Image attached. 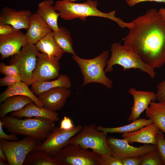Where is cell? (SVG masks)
<instances>
[{
	"mask_svg": "<svg viewBox=\"0 0 165 165\" xmlns=\"http://www.w3.org/2000/svg\"><path fill=\"white\" fill-rule=\"evenodd\" d=\"M101 155L76 144H70L52 158L58 165H99Z\"/></svg>",
	"mask_w": 165,
	"mask_h": 165,
	"instance_id": "52a82bcc",
	"label": "cell"
},
{
	"mask_svg": "<svg viewBox=\"0 0 165 165\" xmlns=\"http://www.w3.org/2000/svg\"><path fill=\"white\" fill-rule=\"evenodd\" d=\"M108 57L107 50L90 59L82 58L76 54L72 55V59L79 66L83 76L82 87L94 82L102 84L109 89L112 87L113 82L106 76L105 72Z\"/></svg>",
	"mask_w": 165,
	"mask_h": 165,
	"instance_id": "5b68a950",
	"label": "cell"
},
{
	"mask_svg": "<svg viewBox=\"0 0 165 165\" xmlns=\"http://www.w3.org/2000/svg\"><path fill=\"white\" fill-rule=\"evenodd\" d=\"M129 92L134 100L131 113L127 119L129 122H131L139 118L141 114L148 108L150 102L157 100V97L154 92L139 90L132 87L130 88Z\"/></svg>",
	"mask_w": 165,
	"mask_h": 165,
	"instance_id": "9a60e30c",
	"label": "cell"
},
{
	"mask_svg": "<svg viewBox=\"0 0 165 165\" xmlns=\"http://www.w3.org/2000/svg\"><path fill=\"white\" fill-rule=\"evenodd\" d=\"M40 53L35 44L28 42L18 53L11 56L10 64H14L18 67L22 81L28 85L32 84L33 72Z\"/></svg>",
	"mask_w": 165,
	"mask_h": 165,
	"instance_id": "9c48e42d",
	"label": "cell"
},
{
	"mask_svg": "<svg viewBox=\"0 0 165 165\" xmlns=\"http://www.w3.org/2000/svg\"><path fill=\"white\" fill-rule=\"evenodd\" d=\"M145 112L146 116L165 134V102L151 101Z\"/></svg>",
	"mask_w": 165,
	"mask_h": 165,
	"instance_id": "d4e9b609",
	"label": "cell"
},
{
	"mask_svg": "<svg viewBox=\"0 0 165 165\" xmlns=\"http://www.w3.org/2000/svg\"><path fill=\"white\" fill-rule=\"evenodd\" d=\"M95 124L84 125L80 131L69 141L68 145H78L86 149H90L101 156L112 153L107 142L108 133L99 130Z\"/></svg>",
	"mask_w": 165,
	"mask_h": 165,
	"instance_id": "8992f818",
	"label": "cell"
},
{
	"mask_svg": "<svg viewBox=\"0 0 165 165\" xmlns=\"http://www.w3.org/2000/svg\"><path fill=\"white\" fill-rule=\"evenodd\" d=\"M123 165H140L141 160L140 157H128L121 160Z\"/></svg>",
	"mask_w": 165,
	"mask_h": 165,
	"instance_id": "8d00e7d4",
	"label": "cell"
},
{
	"mask_svg": "<svg viewBox=\"0 0 165 165\" xmlns=\"http://www.w3.org/2000/svg\"><path fill=\"white\" fill-rule=\"evenodd\" d=\"M153 121L150 118H138L131 122L130 123L123 126L114 127H104L101 126L97 127L99 130L106 133H125L134 132L141 127L153 123Z\"/></svg>",
	"mask_w": 165,
	"mask_h": 165,
	"instance_id": "484cf974",
	"label": "cell"
},
{
	"mask_svg": "<svg viewBox=\"0 0 165 165\" xmlns=\"http://www.w3.org/2000/svg\"><path fill=\"white\" fill-rule=\"evenodd\" d=\"M3 123L0 120V139H4L7 141H16L18 140L16 134L12 133L8 134L5 133L3 130Z\"/></svg>",
	"mask_w": 165,
	"mask_h": 165,
	"instance_id": "d590c367",
	"label": "cell"
},
{
	"mask_svg": "<svg viewBox=\"0 0 165 165\" xmlns=\"http://www.w3.org/2000/svg\"><path fill=\"white\" fill-rule=\"evenodd\" d=\"M60 69L59 60L40 52L37 57L36 66L33 72L32 84L36 82L49 81L57 78L60 75Z\"/></svg>",
	"mask_w": 165,
	"mask_h": 165,
	"instance_id": "7c38bea8",
	"label": "cell"
},
{
	"mask_svg": "<svg viewBox=\"0 0 165 165\" xmlns=\"http://www.w3.org/2000/svg\"><path fill=\"white\" fill-rule=\"evenodd\" d=\"M71 94V91L68 88L58 87L43 92L38 97L43 107L49 110L56 112L64 106L67 98Z\"/></svg>",
	"mask_w": 165,
	"mask_h": 165,
	"instance_id": "5bb4252c",
	"label": "cell"
},
{
	"mask_svg": "<svg viewBox=\"0 0 165 165\" xmlns=\"http://www.w3.org/2000/svg\"><path fill=\"white\" fill-rule=\"evenodd\" d=\"M3 127L11 133L30 137L41 141L46 139L55 127V122L42 117L21 119L12 116L1 118Z\"/></svg>",
	"mask_w": 165,
	"mask_h": 165,
	"instance_id": "3957f363",
	"label": "cell"
},
{
	"mask_svg": "<svg viewBox=\"0 0 165 165\" xmlns=\"http://www.w3.org/2000/svg\"><path fill=\"white\" fill-rule=\"evenodd\" d=\"M35 45L41 53L50 57L61 59L65 53L54 39L53 31H51L38 41Z\"/></svg>",
	"mask_w": 165,
	"mask_h": 165,
	"instance_id": "603a6c76",
	"label": "cell"
},
{
	"mask_svg": "<svg viewBox=\"0 0 165 165\" xmlns=\"http://www.w3.org/2000/svg\"><path fill=\"white\" fill-rule=\"evenodd\" d=\"M41 141L29 136L19 141L0 139V148L6 154L9 165H22L29 153L37 150Z\"/></svg>",
	"mask_w": 165,
	"mask_h": 165,
	"instance_id": "ba28073f",
	"label": "cell"
},
{
	"mask_svg": "<svg viewBox=\"0 0 165 165\" xmlns=\"http://www.w3.org/2000/svg\"><path fill=\"white\" fill-rule=\"evenodd\" d=\"M159 130L155 124L153 123L136 131L123 133L122 137L130 144L140 143L156 145V136Z\"/></svg>",
	"mask_w": 165,
	"mask_h": 165,
	"instance_id": "e0dca14e",
	"label": "cell"
},
{
	"mask_svg": "<svg viewBox=\"0 0 165 165\" xmlns=\"http://www.w3.org/2000/svg\"><path fill=\"white\" fill-rule=\"evenodd\" d=\"M24 165H58V163L41 150H36L29 153L26 156Z\"/></svg>",
	"mask_w": 165,
	"mask_h": 165,
	"instance_id": "83f0119b",
	"label": "cell"
},
{
	"mask_svg": "<svg viewBox=\"0 0 165 165\" xmlns=\"http://www.w3.org/2000/svg\"><path fill=\"white\" fill-rule=\"evenodd\" d=\"M25 82L20 81L14 85L8 87L0 94V103L3 102L7 98L14 95H22L30 98L37 106L43 107L42 103L38 98L28 87Z\"/></svg>",
	"mask_w": 165,
	"mask_h": 165,
	"instance_id": "44dd1931",
	"label": "cell"
},
{
	"mask_svg": "<svg viewBox=\"0 0 165 165\" xmlns=\"http://www.w3.org/2000/svg\"><path fill=\"white\" fill-rule=\"evenodd\" d=\"M141 165H162L163 162L158 151L156 150L140 157Z\"/></svg>",
	"mask_w": 165,
	"mask_h": 165,
	"instance_id": "f1b7e54d",
	"label": "cell"
},
{
	"mask_svg": "<svg viewBox=\"0 0 165 165\" xmlns=\"http://www.w3.org/2000/svg\"><path fill=\"white\" fill-rule=\"evenodd\" d=\"M21 81L22 79L20 76L5 75L0 79V86L8 87Z\"/></svg>",
	"mask_w": 165,
	"mask_h": 165,
	"instance_id": "d6a6232c",
	"label": "cell"
},
{
	"mask_svg": "<svg viewBox=\"0 0 165 165\" xmlns=\"http://www.w3.org/2000/svg\"><path fill=\"white\" fill-rule=\"evenodd\" d=\"M80 125L69 130L61 129L57 127L49 134L45 141L39 145L37 150H41L52 158L61 149L68 145L69 140L81 130Z\"/></svg>",
	"mask_w": 165,
	"mask_h": 165,
	"instance_id": "30bf717a",
	"label": "cell"
},
{
	"mask_svg": "<svg viewBox=\"0 0 165 165\" xmlns=\"http://www.w3.org/2000/svg\"><path fill=\"white\" fill-rule=\"evenodd\" d=\"M33 102L29 97L22 95H14L7 98L1 104L0 118L5 116L10 112L17 111L22 109Z\"/></svg>",
	"mask_w": 165,
	"mask_h": 165,
	"instance_id": "cb8c5ba5",
	"label": "cell"
},
{
	"mask_svg": "<svg viewBox=\"0 0 165 165\" xmlns=\"http://www.w3.org/2000/svg\"><path fill=\"white\" fill-rule=\"evenodd\" d=\"M28 42L25 34L20 30L13 33L0 35V54L4 59L18 53Z\"/></svg>",
	"mask_w": 165,
	"mask_h": 165,
	"instance_id": "4fadbf2b",
	"label": "cell"
},
{
	"mask_svg": "<svg viewBox=\"0 0 165 165\" xmlns=\"http://www.w3.org/2000/svg\"><path fill=\"white\" fill-rule=\"evenodd\" d=\"M71 86V82L69 77L65 74H61L54 80L34 83L31 85V89L36 96H38L54 88L64 87L69 89Z\"/></svg>",
	"mask_w": 165,
	"mask_h": 165,
	"instance_id": "7402d4cb",
	"label": "cell"
},
{
	"mask_svg": "<svg viewBox=\"0 0 165 165\" xmlns=\"http://www.w3.org/2000/svg\"><path fill=\"white\" fill-rule=\"evenodd\" d=\"M156 87L157 100L159 102H165V80L159 83Z\"/></svg>",
	"mask_w": 165,
	"mask_h": 165,
	"instance_id": "e575fe53",
	"label": "cell"
},
{
	"mask_svg": "<svg viewBox=\"0 0 165 165\" xmlns=\"http://www.w3.org/2000/svg\"><path fill=\"white\" fill-rule=\"evenodd\" d=\"M107 142L114 157L121 160L128 157H141L157 149L156 145L144 144L139 147H135L123 139L112 137L107 138Z\"/></svg>",
	"mask_w": 165,
	"mask_h": 165,
	"instance_id": "8fae6325",
	"label": "cell"
},
{
	"mask_svg": "<svg viewBox=\"0 0 165 165\" xmlns=\"http://www.w3.org/2000/svg\"><path fill=\"white\" fill-rule=\"evenodd\" d=\"M0 160H2L8 162L6 156L2 150L0 148Z\"/></svg>",
	"mask_w": 165,
	"mask_h": 165,
	"instance_id": "ab89813d",
	"label": "cell"
},
{
	"mask_svg": "<svg viewBox=\"0 0 165 165\" xmlns=\"http://www.w3.org/2000/svg\"><path fill=\"white\" fill-rule=\"evenodd\" d=\"M64 0V1L72 2H74L75 1H76L78 0Z\"/></svg>",
	"mask_w": 165,
	"mask_h": 165,
	"instance_id": "7bdbcfd3",
	"label": "cell"
},
{
	"mask_svg": "<svg viewBox=\"0 0 165 165\" xmlns=\"http://www.w3.org/2000/svg\"><path fill=\"white\" fill-rule=\"evenodd\" d=\"M33 103H29L20 110L12 112L11 116L18 118L40 117L55 122L59 120L57 113L49 110L43 107H38Z\"/></svg>",
	"mask_w": 165,
	"mask_h": 165,
	"instance_id": "d6986e66",
	"label": "cell"
},
{
	"mask_svg": "<svg viewBox=\"0 0 165 165\" xmlns=\"http://www.w3.org/2000/svg\"><path fill=\"white\" fill-rule=\"evenodd\" d=\"M52 30L36 12L32 13L26 36L28 42L35 44Z\"/></svg>",
	"mask_w": 165,
	"mask_h": 165,
	"instance_id": "ac0fdd59",
	"label": "cell"
},
{
	"mask_svg": "<svg viewBox=\"0 0 165 165\" xmlns=\"http://www.w3.org/2000/svg\"><path fill=\"white\" fill-rule=\"evenodd\" d=\"M53 37L56 42L65 53L75 54L73 47V42L70 32L61 26L57 31H53Z\"/></svg>",
	"mask_w": 165,
	"mask_h": 165,
	"instance_id": "4316f807",
	"label": "cell"
},
{
	"mask_svg": "<svg viewBox=\"0 0 165 165\" xmlns=\"http://www.w3.org/2000/svg\"><path fill=\"white\" fill-rule=\"evenodd\" d=\"M158 11L163 19L165 22V9L161 8Z\"/></svg>",
	"mask_w": 165,
	"mask_h": 165,
	"instance_id": "60d3db41",
	"label": "cell"
},
{
	"mask_svg": "<svg viewBox=\"0 0 165 165\" xmlns=\"http://www.w3.org/2000/svg\"><path fill=\"white\" fill-rule=\"evenodd\" d=\"M99 163V165H123L121 160L110 153L101 156Z\"/></svg>",
	"mask_w": 165,
	"mask_h": 165,
	"instance_id": "1f68e13d",
	"label": "cell"
},
{
	"mask_svg": "<svg viewBox=\"0 0 165 165\" xmlns=\"http://www.w3.org/2000/svg\"><path fill=\"white\" fill-rule=\"evenodd\" d=\"M110 50L111 55L105 70V73L112 72L113 66L117 64L122 66L124 71L138 69L146 73L151 78H154L155 69L145 63L138 53L127 46L115 42L112 45Z\"/></svg>",
	"mask_w": 165,
	"mask_h": 165,
	"instance_id": "277c9868",
	"label": "cell"
},
{
	"mask_svg": "<svg viewBox=\"0 0 165 165\" xmlns=\"http://www.w3.org/2000/svg\"><path fill=\"white\" fill-rule=\"evenodd\" d=\"M53 0H44L37 6V14L49 25L53 31L59 29L58 19L60 15L56 10Z\"/></svg>",
	"mask_w": 165,
	"mask_h": 165,
	"instance_id": "ffe728a7",
	"label": "cell"
},
{
	"mask_svg": "<svg viewBox=\"0 0 165 165\" xmlns=\"http://www.w3.org/2000/svg\"><path fill=\"white\" fill-rule=\"evenodd\" d=\"M75 127L71 119L68 117L65 116L61 120L60 128L65 130H69Z\"/></svg>",
	"mask_w": 165,
	"mask_h": 165,
	"instance_id": "74e56055",
	"label": "cell"
},
{
	"mask_svg": "<svg viewBox=\"0 0 165 165\" xmlns=\"http://www.w3.org/2000/svg\"><path fill=\"white\" fill-rule=\"evenodd\" d=\"M0 165H9V163H6V161L0 160Z\"/></svg>",
	"mask_w": 165,
	"mask_h": 165,
	"instance_id": "b9f144b4",
	"label": "cell"
},
{
	"mask_svg": "<svg viewBox=\"0 0 165 165\" xmlns=\"http://www.w3.org/2000/svg\"><path fill=\"white\" fill-rule=\"evenodd\" d=\"M127 4L130 7H133L136 4L145 2H155L165 3V0H125Z\"/></svg>",
	"mask_w": 165,
	"mask_h": 165,
	"instance_id": "f35d334b",
	"label": "cell"
},
{
	"mask_svg": "<svg viewBox=\"0 0 165 165\" xmlns=\"http://www.w3.org/2000/svg\"><path fill=\"white\" fill-rule=\"evenodd\" d=\"M31 14V11L28 9L17 10L9 7H5L0 11V22L11 25L18 30L27 29Z\"/></svg>",
	"mask_w": 165,
	"mask_h": 165,
	"instance_id": "2e32d148",
	"label": "cell"
},
{
	"mask_svg": "<svg viewBox=\"0 0 165 165\" xmlns=\"http://www.w3.org/2000/svg\"><path fill=\"white\" fill-rule=\"evenodd\" d=\"M133 26L123 38V45L138 53L154 69L165 64V22L155 9L132 20Z\"/></svg>",
	"mask_w": 165,
	"mask_h": 165,
	"instance_id": "6da1fadb",
	"label": "cell"
},
{
	"mask_svg": "<svg viewBox=\"0 0 165 165\" xmlns=\"http://www.w3.org/2000/svg\"><path fill=\"white\" fill-rule=\"evenodd\" d=\"M20 30L11 25L0 22V35L11 34Z\"/></svg>",
	"mask_w": 165,
	"mask_h": 165,
	"instance_id": "836d02e7",
	"label": "cell"
},
{
	"mask_svg": "<svg viewBox=\"0 0 165 165\" xmlns=\"http://www.w3.org/2000/svg\"><path fill=\"white\" fill-rule=\"evenodd\" d=\"M157 148L165 165V138L163 131L160 130L156 136Z\"/></svg>",
	"mask_w": 165,
	"mask_h": 165,
	"instance_id": "f546056e",
	"label": "cell"
},
{
	"mask_svg": "<svg viewBox=\"0 0 165 165\" xmlns=\"http://www.w3.org/2000/svg\"><path fill=\"white\" fill-rule=\"evenodd\" d=\"M0 72L5 75L20 76V72L18 67L14 64H0Z\"/></svg>",
	"mask_w": 165,
	"mask_h": 165,
	"instance_id": "4dcf8cb0",
	"label": "cell"
},
{
	"mask_svg": "<svg viewBox=\"0 0 165 165\" xmlns=\"http://www.w3.org/2000/svg\"><path fill=\"white\" fill-rule=\"evenodd\" d=\"M98 2L96 0H88L85 2L78 3L60 0L56 1L54 6L60 16L65 20L79 18L85 21L87 17L98 16L112 20L122 28H127L130 29L133 26L131 22H125L120 18L116 17L115 10L107 13L99 10L97 7Z\"/></svg>",
	"mask_w": 165,
	"mask_h": 165,
	"instance_id": "7a4b0ae2",
	"label": "cell"
}]
</instances>
